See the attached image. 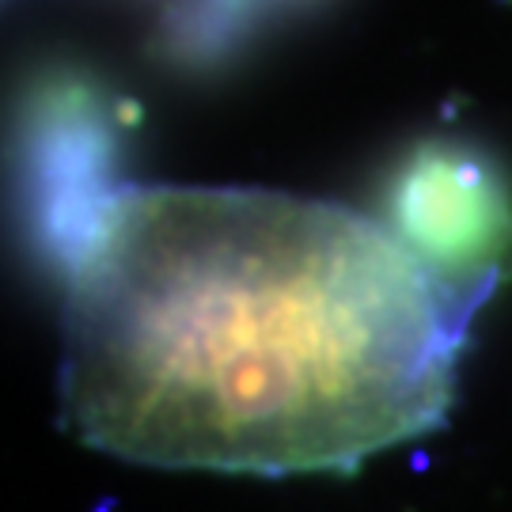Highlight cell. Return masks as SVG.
<instances>
[{"instance_id":"obj_1","label":"cell","mask_w":512,"mask_h":512,"mask_svg":"<svg viewBox=\"0 0 512 512\" xmlns=\"http://www.w3.org/2000/svg\"><path fill=\"white\" fill-rule=\"evenodd\" d=\"M467 311L353 209L239 186H126L80 236L61 418L148 467L353 471L433 433Z\"/></svg>"},{"instance_id":"obj_2","label":"cell","mask_w":512,"mask_h":512,"mask_svg":"<svg viewBox=\"0 0 512 512\" xmlns=\"http://www.w3.org/2000/svg\"><path fill=\"white\" fill-rule=\"evenodd\" d=\"M391 236L471 315L512 274V194L501 167L456 141L418 145L387 190Z\"/></svg>"},{"instance_id":"obj_3","label":"cell","mask_w":512,"mask_h":512,"mask_svg":"<svg viewBox=\"0 0 512 512\" xmlns=\"http://www.w3.org/2000/svg\"><path fill=\"white\" fill-rule=\"evenodd\" d=\"M258 0H179L164 23V46L186 65H209L236 50L255 27Z\"/></svg>"},{"instance_id":"obj_4","label":"cell","mask_w":512,"mask_h":512,"mask_svg":"<svg viewBox=\"0 0 512 512\" xmlns=\"http://www.w3.org/2000/svg\"><path fill=\"white\" fill-rule=\"evenodd\" d=\"M277 4H311V0H277Z\"/></svg>"}]
</instances>
